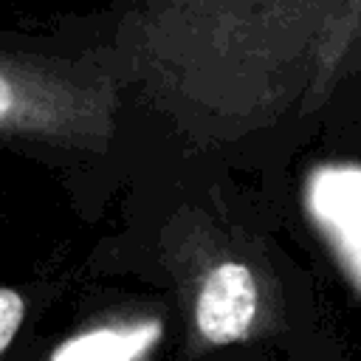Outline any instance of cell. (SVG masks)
Wrapping results in <instances>:
<instances>
[{
    "instance_id": "obj_1",
    "label": "cell",
    "mask_w": 361,
    "mask_h": 361,
    "mask_svg": "<svg viewBox=\"0 0 361 361\" xmlns=\"http://www.w3.org/2000/svg\"><path fill=\"white\" fill-rule=\"evenodd\" d=\"M344 0H172V56L217 116L262 124L302 104Z\"/></svg>"
},
{
    "instance_id": "obj_2",
    "label": "cell",
    "mask_w": 361,
    "mask_h": 361,
    "mask_svg": "<svg viewBox=\"0 0 361 361\" xmlns=\"http://www.w3.org/2000/svg\"><path fill=\"white\" fill-rule=\"evenodd\" d=\"M118 104L113 79L93 65L0 48V141L102 155Z\"/></svg>"
},
{
    "instance_id": "obj_3",
    "label": "cell",
    "mask_w": 361,
    "mask_h": 361,
    "mask_svg": "<svg viewBox=\"0 0 361 361\" xmlns=\"http://www.w3.org/2000/svg\"><path fill=\"white\" fill-rule=\"evenodd\" d=\"M175 254L195 350L228 347L276 330L282 296L259 257L223 237L209 220L189 226Z\"/></svg>"
},
{
    "instance_id": "obj_4",
    "label": "cell",
    "mask_w": 361,
    "mask_h": 361,
    "mask_svg": "<svg viewBox=\"0 0 361 361\" xmlns=\"http://www.w3.org/2000/svg\"><path fill=\"white\" fill-rule=\"evenodd\" d=\"M164 322L149 313H116L68 336L48 361H144L161 341Z\"/></svg>"
},
{
    "instance_id": "obj_5",
    "label": "cell",
    "mask_w": 361,
    "mask_h": 361,
    "mask_svg": "<svg viewBox=\"0 0 361 361\" xmlns=\"http://www.w3.org/2000/svg\"><path fill=\"white\" fill-rule=\"evenodd\" d=\"M355 73H361V0H344L319 45L302 113H316L333 90Z\"/></svg>"
},
{
    "instance_id": "obj_6",
    "label": "cell",
    "mask_w": 361,
    "mask_h": 361,
    "mask_svg": "<svg viewBox=\"0 0 361 361\" xmlns=\"http://www.w3.org/2000/svg\"><path fill=\"white\" fill-rule=\"evenodd\" d=\"M23 319H25V296L14 288L0 285V355L14 341Z\"/></svg>"
}]
</instances>
